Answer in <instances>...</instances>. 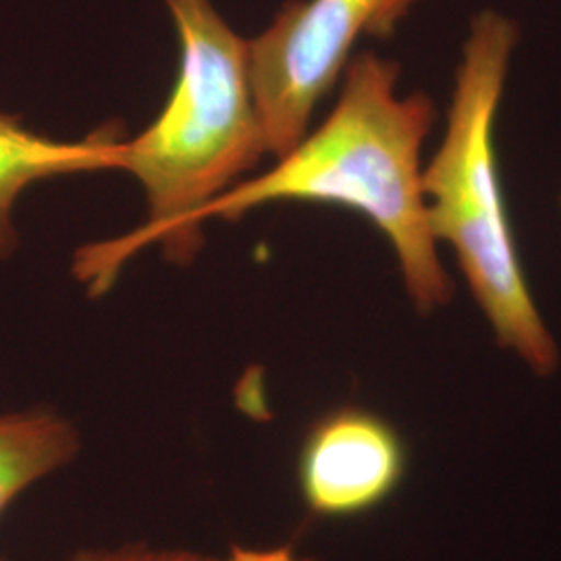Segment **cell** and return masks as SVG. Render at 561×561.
Instances as JSON below:
<instances>
[{"mask_svg":"<svg viewBox=\"0 0 561 561\" xmlns=\"http://www.w3.org/2000/svg\"><path fill=\"white\" fill-rule=\"evenodd\" d=\"M164 4L180 36V76L161 115L123 141L119 157V171L140 181L150 217L119 240L76 254L73 273L92 296L104 294L146 245L161 243L169 261H192L202 243V210L266 154L248 41L210 0Z\"/></svg>","mask_w":561,"mask_h":561,"instance_id":"1","label":"cell"},{"mask_svg":"<svg viewBox=\"0 0 561 561\" xmlns=\"http://www.w3.org/2000/svg\"><path fill=\"white\" fill-rule=\"evenodd\" d=\"M398 81V62L375 53L354 57L321 127L261 178L222 192L202 210L201 222L217 217L238 221L271 202L352 208L391 243L414 308L431 314L447 306L454 283L439 261L422 190V144L437 108L422 92L400 96Z\"/></svg>","mask_w":561,"mask_h":561,"instance_id":"2","label":"cell"},{"mask_svg":"<svg viewBox=\"0 0 561 561\" xmlns=\"http://www.w3.org/2000/svg\"><path fill=\"white\" fill-rule=\"evenodd\" d=\"M518 41L516 21L493 9L470 23L447 129L422 171V190L433 238L454 248L497 343L549 377L560 366V350L522 271L495 154V119Z\"/></svg>","mask_w":561,"mask_h":561,"instance_id":"3","label":"cell"},{"mask_svg":"<svg viewBox=\"0 0 561 561\" xmlns=\"http://www.w3.org/2000/svg\"><path fill=\"white\" fill-rule=\"evenodd\" d=\"M419 0H291L248 41L266 154L285 157L308 134L362 36L389 38Z\"/></svg>","mask_w":561,"mask_h":561,"instance_id":"4","label":"cell"},{"mask_svg":"<svg viewBox=\"0 0 561 561\" xmlns=\"http://www.w3.org/2000/svg\"><path fill=\"white\" fill-rule=\"evenodd\" d=\"M408 472V447L381 414L343 405L314 422L298 456V486L308 512L343 520L391 500Z\"/></svg>","mask_w":561,"mask_h":561,"instance_id":"5","label":"cell"},{"mask_svg":"<svg viewBox=\"0 0 561 561\" xmlns=\"http://www.w3.org/2000/svg\"><path fill=\"white\" fill-rule=\"evenodd\" d=\"M121 144L111 127L81 141L53 140L0 113V261L18 248L13 213L27 187L76 173L119 171Z\"/></svg>","mask_w":561,"mask_h":561,"instance_id":"6","label":"cell"},{"mask_svg":"<svg viewBox=\"0 0 561 561\" xmlns=\"http://www.w3.org/2000/svg\"><path fill=\"white\" fill-rule=\"evenodd\" d=\"M78 451V428L53 410L0 414V514L25 489L67 466Z\"/></svg>","mask_w":561,"mask_h":561,"instance_id":"7","label":"cell"},{"mask_svg":"<svg viewBox=\"0 0 561 561\" xmlns=\"http://www.w3.org/2000/svg\"><path fill=\"white\" fill-rule=\"evenodd\" d=\"M71 561H314L300 556L294 547H233L227 556H202L183 549H150L127 545L117 549L81 551Z\"/></svg>","mask_w":561,"mask_h":561,"instance_id":"8","label":"cell"}]
</instances>
